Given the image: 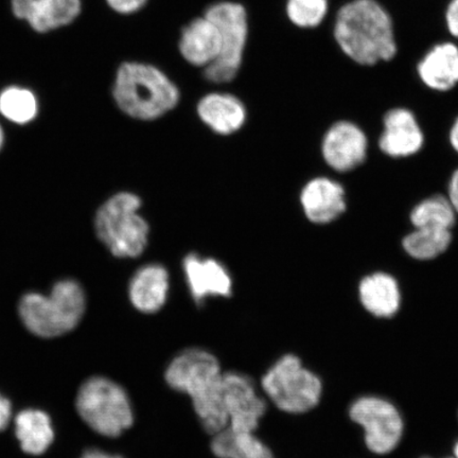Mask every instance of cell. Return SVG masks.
Returning <instances> with one entry per match:
<instances>
[{
    "instance_id": "cell-7",
    "label": "cell",
    "mask_w": 458,
    "mask_h": 458,
    "mask_svg": "<svg viewBox=\"0 0 458 458\" xmlns=\"http://www.w3.org/2000/svg\"><path fill=\"white\" fill-rule=\"evenodd\" d=\"M77 410L95 432L118 437L134 423V411L124 389L106 377H95L80 388Z\"/></svg>"
},
{
    "instance_id": "cell-1",
    "label": "cell",
    "mask_w": 458,
    "mask_h": 458,
    "mask_svg": "<svg viewBox=\"0 0 458 458\" xmlns=\"http://www.w3.org/2000/svg\"><path fill=\"white\" fill-rule=\"evenodd\" d=\"M332 37L344 55L363 67L392 61L398 53L392 15L377 0L342 4L332 21Z\"/></svg>"
},
{
    "instance_id": "cell-27",
    "label": "cell",
    "mask_w": 458,
    "mask_h": 458,
    "mask_svg": "<svg viewBox=\"0 0 458 458\" xmlns=\"http://www.w3.org/2000/svg\"><path fill=\"white\" fill-rule=\"evenodd\" d=\"M148 0H106L110 7L120 14H133L145 7Z\"/></svg>"
},
{
    "instance_id": "cell-29",
    "label": "cell",
    "mask_w": 458,
    "mask_h": 458,
    "mask_svg": "<svg viewBox=\"0 0 458 458\" xmlns=\"http://www.w3.org/2000/svg\"><path fill=\"white\" fill-rule=\"evenodd\" d=\"M11 415H13V406L10 401L0 394V432L9 425Z\"/></svg>"
},
{
    "instance_id": "cell-11",
    "label": "cell",
    "mask_w": 458,
    "mask_h": 458,
    "mask_svg": "<svg viewBox=\"0 0 458 458\" xmlns=\"http://www.w3.org/2000/svg\"><path fill=\"white\" fill-rule=\"evenodd\" d=\"M182 272L191 297L202 305L210 297H231L233 278L226 267L214 258L200 257L197 253L185 256Z\"/></svg>"
},
{
    "instance_id": "cell-8",
    "label": "cell",
    "mask_w": 458,
    "mask_h": 458,
    "mask_svg": "<svg viewBox=\"0 0 458 458\" xmlns=\"http://www.w3.org/2000/svg\"><path fill=\"white\" fill-rule=\"evenodd\" d=\"M204 15L213 21L221 33V53L204 70V77L214 84L232 82L242 70L249 39V16L244 5L231 0L214 3Z\"/></svg>"
},
{
    "instance_id": "cell-6",
    "label": "cell",
    "mask_w": 458,
    "mask_h": 458,
    "mask_svg": "<svg viewBox=\"0 0 458 458\" xmlns=\"http://www.w3.org/2000/svg\"><path fill=\"white\" fill-rule=\"evenodd\" d=\"M261 386L275 406L288 414H303L319 403L323 383L294 354L279 358L262 377Z\"/></svg>"
},
{
    "instance_id": "cell-4",
    "label": "cell",
    "mask_w": 458,
    "mask_h": 458,
    "mask_svg": "<svg viewBox=\"0 0 458 458\" xmlns=\"http://www.w3.org/2000/svg\"><path fill=\"white\" fill-rule=\"evenodd\" d=\"M141 206L137 194L124 191L114 194L97 210V237L120 259H133L147 249L150 226L140 214Z\"/></svg>"
},
{
    "instance_id": "cell-22",
    "label": "cell",
    "mask_w": 458,
    "mask_h": 458,
    "mask_svg": "<svg viewBox=\"0 0 458 458\" xmlns=\"http://www.w3.org/2000/svg\"><path fill=\"white\" fill-rule=\"evenodd\" d=\"M211 451L217 458H274L272 450L255 433L229 427L213 435Z\"/></svg>"
},
{
    "instance_id": "cell-25",
    "label": "cell",
    "mask_w": 458,
    "mask_h": 458,
    "mask_svg": "<svg viewBox=\"0 0 458 458\" xmlns=\"http://www.w3.org/2000/svg\"><path fill=\"white\" fill-rule=\"evenodd\" d=\"M38 103L31 90L10 86L0 93V114L17 124H27L36 119Z\"/></svg>"
},
{
    "instance_id": "cell-24",
    "label": "cell",
    "mask_w": 458,
    "mask_h": 458,
    "mask_svg": "<svg viewBox=\"0 0 458 458\" xmlns=\"http://www.w3.org/2000/svg\"><path fill=\"white\" fill-rule=\"evenodd\" d=\"M455 221L456 211L449 198L439 194L422 200L411 213V222L415 228L435 227L451 231Z\"/></svg>"
},
{
    "instance_id": "cell-10",
    "label": "cell",
    "mask_w": 458,
    "mask_h": 458,
    "mask_svg": "<svg viewBox=\"0 0 458 458\" xmlns=\"http://www.w3.org/2000/svg\"><path fill=\"white\" fill-rule=\"evenodd\" d=\"M223 403L228 427L240 432L255 433L267 408L255 382L249 376L233 371L225 372L223 377Z\"/></svg>"
},
{
    "instance_id": "cell-18",
    "label": "cell",
    "mask_w": 458,
    "mask_h": 458,
    "mask_svg": "<svg viewBox=\"0 0 458 458\" xmlns=\"http://www.w3.org/2000/svg\"><path fill=\"white\" fill-rule=\"evenodd\" d=\"M170 276L167 268L159 263H148L137 270L129 284L131 305L145 314L162 310L167 302Z\"/></svg>"
},
{
    "instance_id": "cell-32",
    "label": "cell",
    "mask_w": 458,
    "mask_h": 458,
    "mask_svg": "<svg viewBox=\"0 0 458 458\" xmlns=\"http://www.w3.org/2000/svg\"><path fill=\"white\" fill-rule=\"evenodd\" d=\"M450 141L452 147H454V150L458 153V118L455 120L454 127L451 129Z\"/></svg>"
},
{
    "instance_id": "cell-31",
    "label": "cell",
    "mask_w": 458,
    "mask_h": 458,
    "mask_svg": "<svg viewBox=\"0 0 458 458\" xmlns=\"http://www.w3.org/2000/svg\"><path fill=\"white\" fill-rule=\"evenodd\" d=\"M81 458H123L120 455H112L107 454L106 452H102L99 450H89L86 451Z\"/></svg>"
},
{
    "instance_id": "cell-2",
    "label": "cell",
    "mask_w": 458,
    "mask_h": 458,
    "mask_svg": "<svg viewBox=\"0 0 458 458\" xmlns=\"http://www.w3.org/2000/svg\"><path fill=\"white\" fill-rule=\"evenodd\" d=\"M223 377L219 360L200 348L185 349L172 359L165 371L167 385L191 399L200 425L211 435L228 427Z\"/></svg>"
},
{
    "instance_id": "cell-15",
    "label": "cell",
    "mask_w": 458,
    "mask_h": 458,
    "mask_svg": "<svg viewBox=\"0 0 458 458\" xmlns=\"http://www.w3.org/2000/svg\"><path fill=\"white\" fill-rule=\"evenodd\" d=\"M179 51L189 64L205 70L221 53L219 28L206 15L196 17L182 29Z\"/></svg>"
},
{
    "instance_id": "cell-26",
    "label": "cell",
    "mask_w": 458,
    "mask_h": 458,
    "mask_svg": "<svg viewBox=\"0 0 458 458\" xmlns=\"http://www.w3.org/2000/svg\"><path fill=\"white\" fill-rule=\"evenodd\" d=\"M330 0H286L285 14L291 24L301 30L314 31L330 14Z\"/></svg>"
},
{
    "instance_id": "cell-5",
    "label": "cell",
    "mask_w": 458,
    "mask_h": 458,
    "mask_svg": "<svg viewBox=\"0 0 458 458\" xmlns=\"http://www.w3.org/2000/svg\"><path fill=\"white\" fill-rule=\"evenodd\" d=\"M85 294L76 280H60L49 296L28 293L19 311L26 327L41 337H55L77 327L85 311Z\"/></svg>"
},
{
    "instance_id": "cell-21",
    "label": "cell",
    "mask_w": 458,
    "mask_h": 458,
    "mask_svg": "<svg viewBox=\"0 0 458 458\" xmlns=\"http://www.w3.org/2000/svg\"><path fill=\"white\" fill-rule=\"evenodd\" d=\"M15 433L22 451L41 455L54 442L55 432L47 414L38 410H25L17 415Z\"/></svg>"
},
{
    "instance_id": "cell-35",
    "label": "cell",
    "mask_w": 458,
    "mask_h": 458,
    "mask_svg": "<svg viewBox=\"0 0 458 458\" xmlns=\"http://www.w3.org/2000/svg\"><path fill=\"white\" fill-rule=\"evenodd\" d=\"M422 458H431V457H422ZM448 458H454V457H448Z\"/></svg>"
},
{
    "instance_id": "cell-16",
    "label": "cell",
    "mask_w": 458,
    "mask_h": 458,
    "mask_svg": "<svg viewBox=\"0 0 458 458\" xmlns=\"http://www.w3.org/2000/svg\"><path fill=\"white\" fill-rule=\"evenodd\" d=\"M17 19L38 32H47L71 24L81 13L80 0H13Z\"/></svg>"
},
{
    "instance_id": "cell-14",
    "label": "cell",
    "mask_w": 458,
    "mask_h": 458,
    "mask_svg": "<svg viewBox=\"0 0 458 458\" xmlns=\"http://www.w3.org/2000/svg\"><path fill=\"white\" fill-rule=\"evenodd\" d=\"M301 204L309 221L328 225L346 210L345 191L328 177H315L302 188Z\"/></svg>"
},
{
    "instance_id": "cell-13",
    "label": "cell",
    "mask_w": 458,
    "mask_h": 458,
    "mask_svg": "<svg viewBox=\"0 0 458 458\" xmlns=\"http://www.w3.org/2000/svg\"><path fill=\"white\" fill-rule=\"evenodd\" d=\"M416 72L425 88L448 93L458 86V44L439 42L432 46L417 63Z\"/></svg>"
},
{
    "instance_id": "cell-20",
    "label": "cell",
    "mask_w": 458,
    "mask_h": 458,
    "mask_svg": "<svg viewBox=\"0 0 458 458\" xmlns=\"http://www.w3.org/2000/svg\"><path fill=\"white\" fill-rule=\"evenodd\" d=\"M360 300L371 314L391 318L400 308L401 295L397 280L386 273L365 277L359 286Z\"/></svg>"
},
{
    "instance_id": "cell-19",
    "label": "cell",
    "mask_w": 458,
    "mask_h": 458,
    "mask_svg": "<svg viewBox=\"0 0 458 458\" xmlns=\"http://www.w3.org/2000/svg\"><path fill=\"white\" fill-rule=\"evenodd\" d=\"M198 116L216 134L228 136L243 127L248 118L244 103L229 93H210L198 103Z\"/></svg>"
},
{
    "instance_id": "cell-12",
    "label": "cell",
    "mask_w": 458,
    "mask_h": 458,
    "mask_svg": "<svg viewBox=\"0 0 458 458\" xmlns=\"http://www.w3.org/2000/svg\"><path fill=\"white\" fill-rule=\"evenodd\" d=\"M368 146V139L358 125L339 122L324 136L323 157L329 167L337 172L352 171L365 162Z\"/></svg>"
},
{
    "instance_id": "cell-3",
    "label": "cell",
    "mask_w": 458,
    "mask_h": 458,
    "mask_svg": "<svg viewBox=\"0 0 458 458\" xmlns=\"http://www.w3.org/2000/svg\"><path fill=\"white\" fill-rule=\"evenodd\" d=\"M113 98L128 116L153 122L179 105L181 91L158 67L148 63L124 62L113 85Z\"/></svg>"
},
{
    "instance_id": "cell-33",
    "label": "cell",
    "mask_w": 458,
    "mask_h": 458,
    "mask_svg": "<svg viewBox=\"0 0 458 458\" xmlns=\"http://www.w3.org/2000/svg\"><path fill=\"white\" fill-rule=\"evenodd\" d=\"M4 143V131L2 128V125H0V151H2Z\"/></svg>"
},
{
    "instance_id": "cell-28",
    "label": "cell",
    "mask_w": 458,
    "mask_h": 458,
    "mask_svg": "<svg viewBox=\"0 0 458 458\" xmlns=\"http://www.w3.org/2000/svg\"><path fill=\"white\" fill-rule=\"evenodd\" d=\"M445 21L451 38L458 42V0H450L446 5Z\"/></svg>"
},
{
    "instance_id": "cell-23",
    "label": "cell",
    "mask_w": 458,
    "mask_h": 458,
    "mask_svg": "<svg viewBox=\"0 0 458 458\" xmlns=\"http://www.w3.org/2000/svg\"><path fill=\"white\" fill-rule=\"evenodd\" d=\"M452 242L450 229L420 227L415 228L403 239V249L417 260H431L445 253Z\"/></svg>"
},
{
    "instance_id": "cell-30",
    "label": "cell",
    "mask_w": 458,
    "mask_h": 458,
    "mask_svg": "<svg viewBox=\"0 0 458 458\" xmlns=\"http://www.w3.org/2000/svg\"><path fill=\"white\" fill-rule=\"evenodd\" d=\"M449 199L452 206H454L456 214H458V169L451 177L449 186Z\"/></svg>"
},
{
    "instance_id": "cell-34",
    "label": "cell",
    "mask_w": 458,
    "mask_h": 458,
    "mask_svg": "<svg viewBox=\"0 0 458 458\" xmlns=\"http://www.w3.org/2000/svg\"><path fill=\"white\" fill-rule=\"evenodd\" d=\"M454 458H458V442L454 446Z\"/></svg>"
},
{
    "instance_id": "cell-9",
    "label": "cell",
    "mask_w": 458,
    "mask_h": 458,
    "mask_svg": "<svg viewBox=\"0 0 458 458\" xmlns=\"http://www.w3.org/2000/svg\"><path fill=\"white\" fill-rule=\"evenodd\" d=\"M352 420L365 429L368 448L376 454L396 449L403 434V420L396 406L377 397L354 401L349 411Z\"/></svg>"
},
{
    "instance_id": "cell-17",
    "label": "cell",
    "mask_w": 458,
    "mask_h": 458,
    "mask_svg": "<svg viewBox=\"0 0 458 458\" xmlns=\"http://www.w3.org/2000/svg\"><path fill=\"white\" fill-rule=\"evenodd\" d=\"M422 146L423 133L413 113L403 107L387 112L379 140L382 152L392 157H406L416 154Z\"/></svg>"
}]
</instances>
